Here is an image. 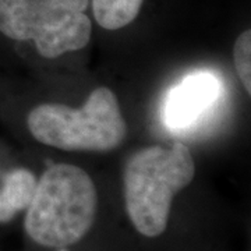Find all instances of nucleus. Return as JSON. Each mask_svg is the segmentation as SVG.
<instances>
[{
	"mask_svg": "<svg viewBox=\"0 0 251 251\" xmlns=\"http://www.w3.org/2000/svg\"><path fill=\"white\" fill-rule=\"evenodd\" d=\"M35 176L27 169L10 172L0 188V222H9L17 212L27 209L36 187Z\"/></svg>",
	"mask_w": 251,
	"mask_h": 251,
	"instance_id": "6",
	"label": "nucleus"
},
{
	"mask_svg": "<svg viewBox=\"0 0 251 251\" xmlns=\"http://www.w3.org/2000/svg\"><path fill=\"white\" fill-rule=\"evenodd\" d=\"M28 128L39 143L64 151L108 152L126 137V122L116 95L97 88L81 109L45 103L28 116Z\"/></svg>",
	"mask_w": 251,
	"mask_h": 251,
	"instance_id": "3",
	"label": "nucleus"
},
{
	"mask_svg": "<svg viewBox=\"0 0 251 251\" xmlns=\"http://www.w3.org/2000/svg\"><path fill=\"white\" fill-rule=\"evenodd\" d=\"M97 211L98 193L90 175L74 165H53L36 181L25 232L39 246L66 249L90 232Z\"/></svg>",
	"mask_w": 251,
	"mask_h": 251,
	"instance_id": "1",
	"label": "nucleus"
},
{
	"mask_svg": "<svg viewBox=\"0 0 251 251\" xmlns=\"http://www.w3.org/2000/svg\"><path fill=\"white\" fill-rule=\"evenodd\" d=\"M88 0H0V31L16 41H35L46 59L80 50L90 42Z\"/></svg>",
	"mask_w": 251,
	"mask_h": 251,
	"instance_id": "4",
	"label": "nucleus"
},
{
	"mask_svg": "<svg viewBox=\"0 0 251 251\" xmlns=\"http://www.w3.org/2000/svg\"><path fill=\"white\" fill-rule=\"evenodd\" d=\"M233 57H234V66H236V72L239 78L242 80L243 85L246 91L250 94L251 91V32L250 29L244 31L237 38L236 44L233 48Z\"/></svg>",
	"mask_w": 251,
	"mask_h": 251,
	"instance_id": "8",
	"label": "nucleus"
},
{
	"mask_svg": "<svg viewBox=\"0 0 251 251\" xmlns=\"http://www.w3.org/2000/svg\"><path fill=\"white\" fill-rule=\"evenodd\" d=\"M196 165L188 148L148 147L126 163L125 201L131 224L145 237L161 236L169 222L175 196L193 181Z\"/></svg>",
	"mask_w": 251,
	"mask_h": 251,
	"instance_id": "2",
	"label": "nucleus"
},
{
	"mask_svg": "<svg viewBox=\"0 0 251 251\" xmlns=\"http://www.w3.org/2000/svg\"><path fill=\"white\" fill-rule=\"evenodd\" d=\"M144 0H92L94 16L105 29H120L134 21Z\"/></svg>",
	"mask_w": 251,
	"mask_h": 251,
	"instance_id": "7",
	"label": "nucleus"
},
{
	"mask_svg": "<svg viewBox=\"0 0 251 251\" xmlns=\"http://www.w3.org/2000/svg\"><path fill=\"white\" fill-rule=\"evenodd\" d=\"M221 94L222 84L215 74L191 73L169 91L163 108L165 125L175 133L190 130L212 110Z\"/></svg>",
	"mask_w": 251,
	"mask_h": 251,
	"instance_id": "5",
	"label": "nucleus"
}]
</instances>
